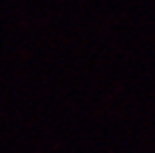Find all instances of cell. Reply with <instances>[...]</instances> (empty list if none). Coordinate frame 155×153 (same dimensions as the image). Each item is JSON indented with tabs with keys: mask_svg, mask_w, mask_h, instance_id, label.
<instances>
[]
</instances>
